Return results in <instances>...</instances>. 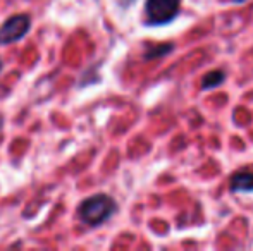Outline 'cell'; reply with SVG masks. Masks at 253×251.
<instances>
[{
	"mask_svg": "<svg viewBox=\"0 0 253 251\" xmlns=\"http://www.w3.org/2000/svg\"><path fill=\"white\" fill-rule=\"evenodd\" d=\"M117 212V201L105 193L86 198L78 207V217L88 227H100Z\"/></svg>",
	"mask_w": 253,
	"mask_h": 251,
	"instance_id": "6da1fadb",
	"label": "cell"
},
{
	"mask_svg": "<svg viewBox=\"0 0 253 251\" xmlns=\"http://www.w3.org/2000/svg\"><path fill=\"white\" fill-rule=\"evenodd\" d=\"M226 81V72L224 71H210V72H207L205 76L202 77V91H207V90H213V88L220 86V84Z\"/></svg>",
	"mask_w": 253,
	"mask_h": 251,
	"instance_id": "8992f818",
	"label": "cell"
},
{
	"mask_svg": "<svg viewBox=\"0 0 253 251\" xmlns=\"http://www.w3.org/2000/svg\"><path fill=\"white\" fill-rule=\"evenodd\" d=\"M31 30V17L28 14H14L0 26V45H10L23 40Z\"/></svg>",
	"mask_w": 253,
	"mask_h": 251,
	"instance_id": "3957f363",
	"label": "cell"
},
{
	"mask_svg": "<svg viewBox=\"0 0 253 251\" xmlns=\"http://www.w3.org/2000/svg\"><path fill=\"white\" fill-rule=\"evenodd\" d=\"M229 191L234 194L253 193V171H238L229 179Z\"/></svg>",
	"mask_w": 253,
	"mask_h": 251,
	"instance_id": "277c9868",
	"label": "cell"
},
{
	"mask_svg": "<svg viewBox=\"0 0 253 251\" xmlns=\"http://www.w3.org/2000/svg\"><path fill=\"white\" fill-rule=\"evenodd\" d=\"M174 50V43H159V45H147L143 52L145 61H153V59H162L169 55Z\"/></svg>",
	"mask_w": 253,
	"mask_h": 251,
	"instance_id": "5b68a950",
	"label": "cell"
},
{
	"mask_svg": "<svg viewBox=\"0 0 253 251\" xmlns=\"http://www.w3.org/2000/svg\"><path fill=\"white\" fill-rule=\"evenodd\" d=\"M0 71H2V61H0Z\"/></svg>",
	"mask_w": 253,
	"mask_h": 251,
	"instance_id": "ba28073f",
	"label": "cell"
},
{
	"mask_svg": "<svg viewBox=\"0 0 253 251\" xmlns=\"http://www.w3.org/2000/svg\"><path fill=\"white\" fill-rule=\"evenodd\" d=\"M181 10V0H147L145 2V24L166 26L172 23Z\"/></svg>",
	"mask_w": 253,
	"mask_h": 251,
	"instance_id": "7a4b0ae2",
	"label": "cell"
},
{
	"mask_svg": "<svg viewBox=\"0 0 253 251\" xmlns=\"http://www.w3.org/2000/svg\"><path fill=\"white\" fill-rule=\"evenodd\" d=\"M229 2H233V3H245V2H248V0H229Z\"/></svg>",
	"mask_w": 253,
	"mask_h": 251,
	"instance_id": "52a82bcc",
	"label": "cell"
}]
</instances>
